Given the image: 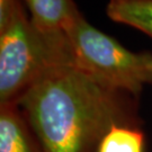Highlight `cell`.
<instances>
[{
	"instance_id": "1",
	"label": "cell",
	"mask_w": 152,
	"mask_h": 152,
	"mask_svg": "<svg viewBox=\"0 0 152 152\" xmlns=\"http://www.w3.org/2000/svg\"><path fill=\"white\" fill-rule=\"evenodd\" d=\"M17 105L44 152H98L112 127L143 123L140 98L105 87L73 65L50 69Z\"/></svg>"
},
{
	"instance_id": "2",
	"label": "cell",
	"mask_w": 152,
	"mask_h": 152,
	"mask_svg": "<svg viewBox=\"0 0 152 152\" xmlns=\"http://www.w3.org/2000/svg\"><path fill=\"white\" fill-rule=\"evenodd\" d=\"M22 1L0 24V105L18 104L45 72L59 65H73L64 31L36 27Z\"/></svg>"
},
{
	"instance_id": "3",
	"label": "cell",
	"mask_w": 152,
	"mask_h": 152,
	"mask_svg": "<svg viewBox=\"0 0 152 152\" xmlns=\"http://www.w3.org/2000/svg\"><path fill=\"white\" fill-rule=\"evenodd\" d=\"M73 66L105 87L140 98L152 85V53L131 51L114 37L92 26L80 12L63 29Z\"/></svg>"
},
{
	"instance_id": "4",
	"label": "cell",
	"mask_w": 152,
	"mask_h": 152,
	"mask_svg": "<svg viewBox=\"0 0 152 152\" xmlns=\"http://www.w3.org/2000/svg\"><path fill=\"white\" fill-rule=\"evenodd\" d=\"M0 152H44L17 104L0 105Z\"/></svg>"
},
{
	"instance_id": "5",
	"label": "cell",
	"mask_w": 152,
	"mask_h": 152,
	"mask_svg": "<svg viewBox=\"0 0 152 152\" xmlns=\"http://www.w3.org/2000/svg\"><path fill=\"white\" fill-rule=\"evenodd\" d=\"M32 23L44 31H63L81 11L73 0H23Z\"/></svg>"
},
{
	"instance_id": "6",
	"label": "cell",
	"mask_w": 152,
	"mask_h": 152,
	"mask_svg": "<svg viewBox=\"0 0 152 152\" xmlns=\"http://www.w3.org/2000/svg\"><path fill=\"white\" fill-rule=\"evenodd\" d=\"M105 11L113 22L152 37V0H109Z\"/></svg>"
},
{
	"instance_id": "7",
	"label": "cell",
	"mask_w": 152,
	"mask_h": 152,
	"mask_svg": "<svg viewBox=\"0 0 152 152\" xmlns=\"http://www.w3.org/2000/svg\"><path fill=\"white\" fill-rule=\"evenodd\" d=\"M145 135L139 126L117 125L105 135L98 152H144Z\"/></svg>"
}]
</instances>
